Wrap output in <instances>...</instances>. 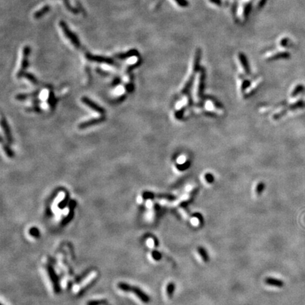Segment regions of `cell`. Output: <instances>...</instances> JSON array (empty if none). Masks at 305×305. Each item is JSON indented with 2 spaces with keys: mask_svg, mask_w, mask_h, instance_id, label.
Listing matches in <instances>:
<instances>
[{
  "mask_svg": "<svg viewBox=\"0 0 305 305\" xmlns=\"http://www.w3.org/2000/svg\"><path fill=\"white\" fill-rule=\"evenodd\" d=\"M117 287H118L119 290H121L124 292H133L135 295L137 296V297H138L141 301L143 302V303H146V304L148 303L150 300V297H149L146 293L144 292L141 289H140L139 287L131 286V285H129L125 283H122V282L119 283L118 285H117Z\"/></svg>",
  "mask_w": 305,
  "mask_h": 305,
  "instance_id": "obj_1",
  "label": "cell"
},
{
  "mask_svg": "<svg viewBox=\"0 0 305 305\" xmlns=\"http://www.w3.org/2000/svg\"><path fill=\"white\" fill-rule=\"evenodd\" d=\"M201 56V49H199V48H198V49L196 50L194 57L193 64H192V67H191V71L189 75L188 76V78H187V79L186 80V82L184 84L183 87L182 88L181 93H185L187 90H188L191 84L192 79H193L194 75L196 72L198 66H199Z\"/></svg>",
  "mask_w": 305,
  "mask_h": 305,
  "instance_id": "obj_2",
  "label": "cell"
},
{
  "mask_svg": "<svg viewBox=\"0 0 305 305\" xmlns=\"http://www.w3.org/2000/svg\"><path fill=\"white\" fill-rule=\"evenodd\" d=\"M30 52H31V49L29 47H25L24 49V57L22 59V62H21V69L17 73V77L21 78L23 77L24 74H25V71L27 69L28 66H29V57Z\"/></svg>",
  "mask_w": 305,
  "mask_h": 305,
  "instance_id": "obj_3",
  "label": "cell"
},
{
  "mask_svg": "<svg viewBox=\"0 0 305 305\" xmlns=\"http://www.w3.org/2000/svg\"><path fill=\"white\" fill-rule=\"evenodd\" d=\"M47 270L48 275H49V278H50L51 282H52V283L54 292H55L56 293L59 292V291H60V286H59V278H58L57 273H55L54 268H52V266H51V265H47Z\"/></svg>",
  "mask_w": 305,
  "mask_h": 305,
  "instance_id": "obj_4",
  "label": "cell"
},
{
  "mask_svg": "<svg viewBox=\"0 0 305 305\" xmlns=\"http://www.w3.org/2000/svg\"><path fill=\"white\" fill-rule=\"evenodd\" d=\"M81 102H82L84 105H86L87 107H88L89 108L91 109V110L95 111V112H97V113L100 114L101 115H104V114H105V109H104L103 107H100V105H97L94 101L91 100V99L88 98V97H85V96L83 97L82 98H81Z\"/></svg>",
  "mask_w": 305,
  "mask_h": 305,
  "instance_id": "obj_5",
  "label": "cell"
},
{
  "mask_svg": "<svg viewBox=\"0 0 305 305\" xmlns=\"http://www.w3.org/2000/svg\"><path fill=\"white\" fill-rule=\"evenodd\" d=\"M106 119L105 116L101 115L100 117H96V118H93L89 119V120L85 121V122H81L79 124L78 127L80 129H84L86 128H89V127H93V126L97 125V124L102 123V122H105Z\"/></svg>",
  "mask_w": 305,
  "mask_h": 305,
  "instance_id": "obj_6",
  "label": "cell"
},
{
  "mask_svg": "<svg viewBox=\"0 0 305 305\" xmlns=\"http://www.w3.org/2000/svg\"><path fill=\"white\" fill-rule=\"evenodd\" d=\"M86 59H88L91 62H95L97 63H103V64H108V65L114 66L116 65V63L112 59L109 57H101V56H95L92 55L91 54H86Z\"/></svg>",
  "mask_w": 305,
  "mask_h": 305,
  "instance_id": "obj_7",
  "label": "cell"
},
{
  "mask_svg": "<svg viewBox=\"0 0 305 305\" xmlns=\"http://www.w3.org/2000/svg\"><path fill=\"white\" fill-rule=\"evenodd\" d=\"M203 80H204V73L201 72L198 76L195 86V95L196 97L200 99L202 96L203 88Z\"/></svg>",
  "mask_w": 305,
  "mask_h": 305,
  "instance_id": "obj_8",
  "label": "cell"
},
{
  "mask_svg": "<svg viewBox=\"0 0 305 305\" xmlns=\"http://www.w3.org/2000/svg\"><path fill=\"white\" fill-rule=\"evenodd\" d=\"M1 128H2L5 135H6V140H7L8 143L10 144H12L13 139H12V136H11V130H10V128H9V125H8V123H7V122H6V119L3 117H1Z\"/></svg>",
  "mask_w": 305,
  "mask_h": 305,
  "instance_id": "obj_9",
  "label": "cell"
},
{
  "mask_svg": "<svg viewBox=\"0 0 305 305\" xmlns=\"http://www.w3.org/2000/svg\"><path fill=\"white\" fill-rule=\"evenodd\" d=\"M76 205V202L75 201L72 200L69 201V214H68L67 216L66 217V218H64V220H62V225H66L67 224H68V223H69V222L72 220V218H74V208H75Z\"/></svg>",
  "mask_w": 305,
  "mask_h": 305,
  "instance_id": "obj_10",
  "label": "cell"
},
{
  "mask_svg": "<svg viewBox=\"0 0 305 305\" xmlns=\"http://www.w3.org/2000/svg\"><path fill=\"white\" fill-rule=\"evenodd\" d=\"M62 27L63 29V31H64V33H65V36H67L68 38H69V40L72 42V44H74V46H75L76 47H77V48L80 47V42H79V40H78V38H76V36H75V35L73 34L72 33L67 29V28H66L64 24H62Z\"/></svg>",
  "mask_w": 305,
  "mask_h": 305,
  "instance_id": "obj_11",
  "label": "cell"
},
{
  "mask_svg": "<svg viewBox=\"0 0 305 305\" xmlns=\"http://www.w3.org/2000/svg\"><path fill=\"white\" fill-rule=\"evenodd\" d=\"M205 108L210 112H215L217 113H222L223 108L220 107L219 104L214 102L213 100H208L205 102Z\"/></svg>",
  "mask_w": 305,
  "mask_h": 305,
  "instance_id": "obj_12",
  "label": "cell"
},
{
  "mask_svg": "<svg viewBox=\"0 0 305 305\" xmlns=\"http://www.w3.org/2000/svg\"><path fill=\"white\" fill-rule=\"evenodd\" d=\"M238 59L243 72H244V74H246V75H249V67L247 59L245 55L242 54V53H240V54H238Z\"/></svg>",
  "mask_w": 305,
  "mask_h": 305,
  "instance_id": "obj_13",
  "label": "cell"
},
{
  "mask_svg": "<svg viewBox=\"0 0 305 305\" xmlns=\"http://www.w3.org/2000/svg\"><path fill=\"white\" fill-rule=\"evenodd\" d=\"M189 166V162L185 155H180L177 159V167L179 170H185Z\"/></svg>",
  "mask_w": 305,
  "mask_h": 305,
  "instance_id": "obj_14",
  "label": "cell"
},
{
  "mask_svg": "<svg viewBox=\"0 0 305 305\" xmlns=\"http://www.w3.org/2000/svg\"><path fill=\"white\" fill-rule=\"evenodd\" d=\"M265 283H266V284L268 285V286L277 287V288H282V287L284 286V282L283 281L276 279V278H271V277L266 278Z\"/></svg>",
  "mask_w": 305,
  "mask_h": 305,
  "instance_id": "obj_15",
  "label": "cell"
},
{
  "mask_svg": "<svg viewBox=\"0 0 305 305\" xmlns=\"http://www.w3.org/2000/svg\"><path fill=\"white\" fill-rule=\"evenodd\" d=\"M197 251H198V254H199L201 257L203 262L208 263V261H209V256H208V252H207V251L205 249L204 247H197Z\"/></svg>",
  "mask_w": 305,
  "mask_h": 305,
  "instance_id": "obj_16",
  "label": "cell"
},
{
  "mask_svg": "<svg viewBox=\"0 0 305 305\" xmlns=\"http://www.w3.org/2000/svg\"><path fill=\"white\" fill-rule=\"evenodd\" d=\"M40 93V91H37L36 92H33L31 93H21L16 96V99L18 100H25L31 97H36Z\"/></svg>",
  "mask_w": 305,
  "mask_h": 305,
  "instance_id": "obj_17",
  "label": "cell"
},
{
  "mask_svg": "<svg viewBox=\"0 0 305 305\" xmlns=\"http://www.w3.org/2000/svg\"><path fill=\"white\" fill-rule=\"evenodd\" d=\"M138 52H137V50H131L129 51V52H127V53H121V54H118L116 55V57L118 58V59H127V58H129V57H133V56H135V55H138Z\"/></svg>",
  "mask_w": 305,
  "mask_h": 305,
  "instance_id": "obj_18",
  "label": "cell"
},
{
  "mask_svg": "<svg viewBox=\"0 0 305 305\" xmlns=\"http://www.w3.org/2000/svg\"><path fill=\"white\" fill-rule=\"evenodd\" d=\"M47 102L48 104H49L50 108L52 107V109H54V107H55L56 103H57V99H56L54 93H53L52 91H49V96H48L47 99Z\"/></svg>",
  "mask_w": 305,
  "mask_h": 305,
  "instance_id": "obj_19",
  "label": "cell"
},
{
  "mask_svg": "<svg viewBox=\"0 0 305 305\" xmlns=\"http://www.w3.org/2000/svg\"><path fill=\"white\" fill-rule=\"evenodd\" d=\"M175 290V284L173 282H170L167 284V288H166V292L167 295L169 298H172L173 296L174 292Z\"/></svg>",
  "mask_w": 305,
  "mask_h": 305,
  "instance_id": "obj_20",
  "label": "cell"
},
{
  "mask_svg": "<svg viewBox=\"0 0 305 305\" xmlns=\"http://www.w3.org/2000/svg\"><path fill=\"white\" fill-rule=\"evenodd\" d=\"M3 149H4L6 155L9 157H10V158H12V157H14V152L13 151L12 149L10 148L8 144H3Z\"/></svg>",
  "mask_w": 305,
  "mask_h": 305,
  "instance_id": "obj_21",
  "label": "cell"
},
{
  "mask_svg": "<svg viewBox=\"0 0 305 305\" xmlns=\"http://www.w3.org/2000/svg\"><path fill=\"white\" fill-rule=\"evenodd\" d=\"M107 299H96V300H91L87 302L86 305H107Z\"/></svg>",
  "mask_w": 305,
  "mask_h": 305,
  "instance_id": "obj_22",
  "label": "cell"
},
{
  "mask_svg": "<svg viewBox=\"0 0 305 305\" xmlns=\"http://www.w3.org/2000/svg\"><path fill=\"white\" fill-rule=\"evenodd\" d=\"M23 77L26 78L28 80L31 81V82L33 83V84H38V80L36 78V76H35L34 75H33V74H30V73H25V74H24V76H23Z\"/></svg>",
  "mask_w": 305,
  "mask_h": 305,
  "instance_id": "obj_23",
  "label": "cell"
},
{
  "mask_svg": "<svg viewBox=\"0 0 305 305\" xmlns=\"http://www.w3.org/2000/svg\"><path fill=\"white\" fill-rule=\"evenodd\" d=\"M250 9H251V3L248 2L246 4L244 5L243 6V18H247V16H248L249 14Z\"/></svg>",
  "mask_w": 305,
  "mask_h": 305,
  "instance_id": "obj_24",
  "label": "cell"
},
{
  "mask_svg": "<svg viewBox=\"0 0 305 305\" xmlns=\"http://www.w3.org/2000/svg\"><path fill=\"white\" fill-rule=\"evenodd\" d=\"M69 195L67 194L64 197V198L63 199L62 201H60V203H59L58 206L59 208H64L67 206V204H69Z\"/></svg>",
  "mask_w": 305,
  "mask_h": 305,
  "instance_id": "obj_25",
  "label": "cell"
},
{
  "mask_svg": "<svg viewBox=\"0 0 305 305\" xmlns=\"http://www.w3.org/2000/svg\"><path fill=\"white\" fill-rule=\"evenodd\" d=\"M264 189H265V185L263 183V182H259V183H258V185H256V194H257L258 196L261 195V194H262L263 191L264 190Z\"/></svg>",
  "mask_w": 305,
  "mask_h": 305,
  "instance_id": "obj_26",
  "label": "cell"
},
{
  "mask_svg": "<svg viewBox=\"0 0 305 305\" xmlns=\"http://www.w3.org/2000/svg\"><path fill=\"white\" fill-rule=\"evenodd\" d=\"M155 194H154L152 192L150 191H144L142 194V197H143V199L148 200V199H153L155 198Z\"/></svg>",
  "mask_w": 305,
  "mask_h": 305,
  "instance_id": "obj_27",
  "label": "cell"
},
{
  "mask_svg": "<svg viewBox=\"0 0 305 305\" xmlns=\"http://www.w3.org/2000/svg\"><path fill=\"white\" fill-rule=\"evenodd\" d=\"M204 179L206 181L207 183H209V184H211L213 183V182H214V177H213V175H212L211 173H209V172H208V173H205L204 175Z\"/></svg>",
  "mask_w": 305,
  "mask_h": 305,
  "instance_id": "obj_28",
  "label": "cell"
},
{
  "mask_svg": "<svg viewBox=\"0 0 305 305\" xmlns=\"http://www.w3.org/2000/svg\"><path fill=\"white\" fill-rule=\"evenodd\" d=\"M174 1H175L180 7L182 8L187 7L189 5V2L187 0H174Z\"/></svg>",
  "mask_w": 305,
  "mask_h": 305,
  "instance_id": "obj_29",
  "label": "cell"
},
{
  "mask_svg": "<svg viewBox=\"0 0 305 305\" xmlns=\"http://www.w3.org/2000/svg\"><path fill=\"white\" fill-rule=\"evenodd\" d=\"M152 257L155 260V261H160L162 258V255L159 251L154 250L152 251Z\"/></svg>",
  "mask_w": 305,
  "mask_h": 305,
  "instance_id": "obj_30",
  "label": "cell"
},
{
  "mask_svg": "<svg viewBox=\"0 0 305 305\" xmlns=\"http://www.w3.org/2000/svg\"><path fill=\"white\" fill-rule=\"evenodd\" d=\"M29 233H30V235H32V236L34 237H36V238L39 237L40 233H39V230H38L37 228H31V230H30Z\"/></svg>",
  "mask_w": 305,
  "mask_h": 305,
  "instance_id": "obj_31",
  "label": "cell"
},
{
  "mask_svg": "<svg viewBox=\"0 0 305 305\" xmlns=\"http://www.w3.org/2000/svg\"><path fill=\"white\" fill-rule=\"evenodd\" d=\"M125 88L128 93H132L134 90V84H132V83H129V84H126Z\"/></svg>",
  "mask_w": 305,
  "mask_h": 305,
  "instance_id": "obj_32",
  "label": "cell"
},
{
  "mask_svg": "<svg viewBox=\"0 0 305 305\" xmlns=\"http://www.w3.org/2000/svg\"><path fill=\"white\" fill-rule=\"evenodd\" d=\"M121 82H122V80H121L120 78L117 77V78H116V79H114L113 81H112V86H115L118 85V84H120Z\"/></svg>",
  "mask_w": 305,
  "mask_h": 305,
  "instance_id": "obj_33",
  "label": "cell"
},
{
  "mask_svg": "<svg viewBox=\"0 0 305 305\" xmlns=\"http://www.w3.org/2000/svg\"><path fill=\"white\" fill-rule=\"evenodd\" d=\"M210 2H211L212 4L218 5V6H220L222 4L221 0H209Z\"/></svg>",
  "mask_w": 305,
  "mask_h": 305,
  "instance_id": "obj_34",
  "label": "cell"
},
{
  "mask_svg": "<svg viewBox=\"0 0 305 305\" xmlns=\"http://www.w3.org/2000/svg\"><path fill=\"white\" fill-rule=\"evenodd\" d=\"M266 0H259V2H258V7H260V8L262 7L263 5H264L265 3H266Z\"/></svg>",
  "mask_w": 305,
  "mask_h": 305,
  "instance_id": "obj_35",
  "label": "cell"
},
{
  "mask_svg": "<svg viewBox=\"0 0 305 305\" xmlns=\"http://www.w3.org/2000/svg\"><path fill=\"white\" fill-rule=\"evenodd\" d=\"M1 305H3V304H1Z\"/></svg>",
  "mask_w": 305,
  "mask_h": 305,
  "instance_id": "obj_36",
  "label": "cell"
}]
</instances>
